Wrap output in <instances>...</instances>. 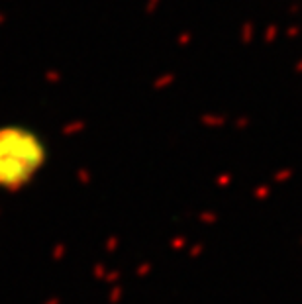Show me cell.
Listing matches in <instances>:
<instances>
[{"mask_svg": "<svg viewBox=\"0 0 302 304\" xmlns=\"http://www.w3.org/2000/svg\"><path fill=\"white\" fill-rule=\"evenodd\" d=\"M43 163L45 145L36 132L20 126L0 128V189H22L36 179Z\"/></svg>", "mask_w": 302, "mask_h": 304, "instance_id": "obj_1", "label": "cell"}]
</instances>
